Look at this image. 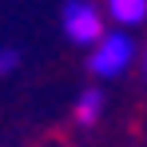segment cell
I'll list each match as a JSON object with an SVG mask.
<instances>
[{"label": "cell", "instance_id": "6da1fadb", "mask_svg": "<svg viewBox=\"0 0 147 147\" xmlns=\"http://www.w3.org/2000/svg\"><path fill=\"white\" fill-rule=\"evenodd\" d=\"M131 56H135V44L123 36V32H111V36H99L96 52H92V72L103 76V80H115V76H123V68L131 64Z\"/></svg>", "mask_w": 147, "mask_h": 147}, {"label": "cell", "instance_id": "7a4b0ae2", "mask_svg": "<svg viewBox=\"0 0 147 147\" xmlns=\"http://www.w3.org/2000/svg\"><path fill=\"white\" fill-rule=\"evenodd\" d=\"M64 32H68V40H76V44H99L103 20H99V12L88 0H72L64 8Z\"/></svg>", "mask_w": 147, "mask_h": 147}, {"label": "cell", "instance_id": "3957f363", "mask_svg": "<svg viewBox=\"0 0 147 147\" xmlns=\"http://www.w3.org/2000/svg\"><path fill=\"white\" fill-rule=\"evenodd\" d=\"M107 12L119 24H139L147 16V0H107Z\"/></svg>", "mask_w": 147, "mask_h": 147}, {"label": "cell", "instance_id": "277c9868", "mask_svg": "<svg viewBox=\"0 0 147 147\" xmlns=\"http://www.w3.org/2000/svg\"><path fill=\"white\" fill-rule=\"evenodd\" d=\"M99 111H103V96H99L96 88H92V92H84V96H80V107H76L80 123H96Z\"/></svg>", "mask_w": 147, "mask_h": 147}, {"label": "cell", "instance_id": "5b68a950", "mask_svg": "<svg viewBox=\"0 0 147 147\" xmlns=\"http://www.w3.org/2000/svg\"><path fill=\"white\" fill-rule=\"evenodd\" d=\"M16 64H20V52L16 48H0V76L16 72Z\"/></svg>", "mask_w": 147, "mask_h": 147}, {"label": "cell", "instance_id": "8992f818", "mask_svg": "<svg viewBox=\"0 0 147 147\" xmlns=\"http://www.w3.org/2000/svg\"><path fill=\"white\" fill-rule=\"evenodd\" d=\"M143 72H147V60H143Z\"/></svg>", "mask_w": 147, "mask_h": 147}]
</instances>
